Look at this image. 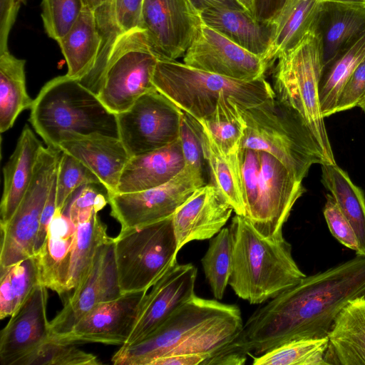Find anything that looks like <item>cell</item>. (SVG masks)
Masks as SVG:
<instances>
[{"instance_id": "681fc988", "label": "cell", "mask_w": 365, "mask_h": 365, "mask_svg": "<svg viewBox=\"0 0 365 365\" xmlns=\"http://www.w3.org/2000/svg\"><path fill=\"white\" fill-rule=\"evenodd\" d=\"M56 176L41 216L40 225L34 245V255L41 250L46 240L50 223L56 210Z\"/></svg>"}, {"instance_id": "8d00e7d4", "label": "cell", "mask_w": 365, "mask_h": 365, "mask_svg": "<svg viewBox=\"0 0 365 365\" xmlns=\"http://www.w3.org/2000/svg\"><path fill=\"white\" fill-rule=\"evenodd\" d=\"M37 284L38 269L34 256L0 269V319L13 315Z\"/></svg>"}, {"instance_id": "7a4b0ae2", "label": "cell", "mask_w": 365, "mask_h": 365, "mask_svg": "<svg viewBox=\"0 0 365 365\" xmlns=\"http://www.w3.org/2000/svg\"><path fill=\"white\" fill-rule=\"evenodd\" d=\"M229 228L232 259L228 284L240 299L251 304H262L306 276L283 233L264 237L247 217L237 214Z\"/></svg>"}, {"instance_id": "6da1fadb", "label": "cell", "mask_w": 365, "mask_h": 365, "mask_svg": "<svg viewBox=\"0 0 365 365\" xmlns=\"http://www.w3.org/2000/svg\"><path fill=\"white\" fill-rule=\"evenodd\" d=\"M365 297V256L305 276L256 309L226 354L257 356L285 342L328 336L339 312Z\"/></svg>"}, {"instance_id": "db71d44e", "label": "cell", "mask_w": 365, "mask_h": 365, "mask_svg": "<svg viewBox=\"0 0 365 365\" xmlns=\"http://www.w3.org/2000/svg\"><path fill=\"white\" fill-rule=\"evenodd\" d=\"M195 9L200 13L212 8H226L231 9H245L237 0H189ZM246 10V9H245Z\"/></svg>"}, {"instance_id": "bcb514c9", "label": "cell", "mask_w": 365, "mask_h": 365, "mask_svg": "<svg viewBox=\"0 0 365 365\" xmlns=\"http://www.w3.org/2000/svg\"><path fill=\"white\" fill-rule=\"evenodd\" d=\"M107 202L108 197L106 198L93 185H85L70 204L67 215L77 225L89 220L93 214L102 210Z\"/></svg>"}, {"instance_id": "816d5d0a", "label": "cell", "mask_w": 365, "mask_h": 365, "mask_svg": "<svg viewBox=\"0 0 365 365\" xmlns=\"http://www.w3.org/2000/svg\"><path fill=\"white\" fill-rule=\"evenodd\" d=\"M289 0H253V16L258 21L270 22L281 12Z\"/></svg>"}, {"instance_id": "4316f807", "label": "cell", "mask_w": 365, "mask_h": 365, "mask_svg": "<svg viewBox=\"0 0 365 365\" xmlns=\"http://www.w3.org/2000/svg\"><path fill=\"white\" fill-rule=\"evenodd\" d=\"M327 364L365 365V297L341 309L328 334Z\"/></svg>"}, {"instance_id": "30bf717a", "label": "cell", "mask_w": 365, "mask_h": 365, "mask_svg": "<svg viewBox=\"0 0 365 365\" xmlns=\"http://www.w3.org/2000/svg\"><path fill=\"white\" fill-rule=\"evenodd\" d=\"M62 151L43 147L34 176L10 220L1 227L0 269L34 256V245L41 216L56 176Z\"/></svg>"}, {"instance_id": "f35d334b", "label": "cell", "mask_w": 365, "mask_h": 365, "mask_svg": "<svg viewBox=\"0 0 365 365\" xmlns=\"http://www.w3.org/2000/svg\"><path fill=\"white\" fill-rule=\"evenodd\" d=\"M232 259V242L229 227H223L210 239L201 259L203 271L216 299L223 298L228 284Z\"/></svg>"}, {"instance_id": "3957f363", "label": "cell", "mask_w": 365, "mask_h": 365, "mask_svg": "<svg viewBox=\"0 0 365 365\" xmlns=\"http://www.w3.org/2000/svg\"><path fill=\"white\" fill-rule=\"evenodd\" d=\"M30 110L29 122L47 146L58 149L64 132L120 138L116 114L97 95L67 75L46 83Z\"/></svg>"}, {"instance_id": "277c9868", "label": "cell", "mask_w": 365, "mask_h": 365, "mask_svg": "<svg viewBox=\"0 0 365 365\" xmlns=\"http://www.w3.org/2000/svg\"><path fill=\"white\" fill-rule=\"evenodd\" d=\"M156 89L197 120L210 116L223 96L247 108L274 98L264 77L252 81L228 78L177 61L158 60L153 77Z\"/></svg>"}, {"instance_id": "d6986e66", "label": "cell", "mask_w": 365, "mask_h": 365, "mask_svg": "<svg viewBox=\"0 0 365 365\" xmlns=\"http://www.w3.org/2000/svg\"><path fill=\"white\" fill-rule=\"evenodd\" d=\"M47 289L37 284L1 330V365H16L50 339V322L46 314Z\"/></svg>"}, {"instance_id": "f1b7e54d", "label": "cell", "mask_w": 365, "mask_h": 365, "mask_svg": "<svg viewBox=\"0 0 365 365\" xmlns=\"http://www.w3.org/2000/svg\"><path fill=\"white\" fill-rule=\"evenodd\" d=\"M322 3L318 0H289L272 21L274 27V34L264 58L268 66L314 31Z\"/></svg>"}, {"instance_id": "f6af8a7d", "label": "cell", "mask_w": 365, "mask_h": 365, "mask_svg": "<svg viewBox=\"0 0 365 365\" xmlns=\"http://www.w3.org/2000/svg\"><path fill=\"white\" fill-rule=\"evenodd\" d=\"M185 165L203 172V154L197 120L184 112L180 132Z\"/></svg>"}, {"instance_id": "f907efd6", "label": "cell", "mask_w": 365, "mask_h": 365, "mask_svg": "<svg viewBox=\"0 0 365 365\" xmlns=\"http://www.w3.org/2000/svg\"><path fill=\"white\" fill-rule=\"evenodd\" d=\"M22 0H0V53L8 50V36Z\"/></svg>"}, {"instance_id": "8992f818", "label": "cell", "mask_w": 365, "mask_h": 365, "mask_svg": "<svg viewBox=\"0 0 365 365\" xmlns=\"http://www.w3.org/2000/svg\"><path fill=\"white\" fill-rule=\"evenodd\" d=\"M274 69L275 98L294 111L317 141L328 163H336L322 113L319 85L322 73V45L312 31L281 55Z\"/></svg>"}, {"instance_id": "484cf974", "label": "cell", "mask_w": 365, "mask_h": 365, "mask_svg": "<svg viewBox=\"0 0 365 365\" xmlns=\"http://www.w3.org/2000/svg\"><path fill=\"white\" fill-rule=\"evenodd\" d=\"M200 14L205 25L264 60L274 34L272 21H258L245 9L212 8Z\"/></svg>"}, {"instance_id": "11a10c76", "label": "cell", "mask_w": 365, "mask_h": 365, "mask_svg": "<svg viewBox=\"0 0 365 365\" xmlns=\"http://www.w3.org/2000/svg\"><path fill=\"white\" fill-rule=\"evenodd\" d=\"M244 8L253 15V0H237Z\"/></svg>"}, {"instance_id": "ac0fdd59", "label": "cell", "mask_w": 365, "mask_h": 365, "mask_svg": "<svg viewBox=\"0 0 365 365\" xmlns=\"http://www.w3.org/2000/svg\"><path fill=\"white\" fill-rule=\"evenodd\" d=\"M197 273V269L190 263L177 262L172 266L148 292L134 328L123 346L146 338L178 308L193 297Z\"/></svg>"}, {"instance_id": "60d3db41", "label": "cell", "mask_w": 365, "mask_h": 365, "mask_svg": "<svg viewBox=\"0 0 365 365\" xmlns=\"http://www.w3.org/2000/svg\"><path fill=\"white\" fill-rule=\"evenodd\" d=\"M97 356L73 344L48 340L16 365H99Z\"/></svg>"}, {"instance_id": "7bdbcfd3", "label": "cell", "mask_w": 365, "mask_h": 365, "mask_svg": "<svg viewBox=\"0 0 365 365\" xmlns=\"http://www.w3.org/2000/svg\"><path fill=\"white\" fill-rule=\"evenodd\" d=\"M242 170L245 190V217L252 214L259 192L261 171L260 152L253 149H242Z\"/></svg>"}, {"instance_id": "f546056e", "label": "cell", "mask_w": 365, "mask_h": 365, "mask_svg": "<svg viewBox=\"0 0 365 365\" xmlns=\"http://www.w3.org/2000/svg\"><path fill=\"white\" fill-rule=\"evenodd\" d=\"M57 43L67 63L66 75L77 80L85 76L93 68L101 46L93 9L83 6L73 25Z\"/></svg>"}, {"instance_id": "f5cc1de1", "label": "cell", "mask_w": 365, "mask_h": 365, "mask_svg": "<svg viewBox=\"0 0 365 365\" xmlns=\"http://www.w3.org/2000/svg\"><path fill=\"white\" fill-rule=\"evenodd\" d=\"M210 357L207 354H181L160 356L153 361L150 365H205Z\"/></svg>"}, {"instance_id": "ba28073f", "label": "cell", "mask_w": 365, "mask_h": 365, "mask_svg": "<svg viewBox=\"0 0 365 365\" xmlns=\"http://www.w3.org/2000/svg\"><path fill=\"white\" fill-rule=\"evenodd\" d=\"M158 61L144 30L122 33L109 56L98 97L115 114L127 110L140 96L157 90L153 77Z\"/></svg>"}, {"instance_id": "6f0895ef", "label": "cell", "mask_w": 365, "mask_h": 365, "mask_svg": "<svg viewBox=\"0 0 365 365\" xmlns=\"http://www.w3.org/2000/svg\"><path fill=\"white\" fill-rule=\"evenodd\" d=\"M97 0H83V6H87L93 9L96 6Z\"/></svg>"}, {"instance_id": "4dcf8cb0", "label": "cell", "mask_w": 365, "mask_h": 365, "mask_svg": "<svg viewBox=\"0 0 365 365\" xmlns=\"http://www.w3.org/2000/svg\"><path fill=\"white\" fill-rule=\"evenodd\" d=\"M322 165V182L334 198L339 208L351 224L357 237L359 252L365 256V197L346 172L336 163Z\"/></svg>"}, {"instance_id": "8fae6325", "label": "cell", "mask_w": 365, "mask_h": 365, "mask_svg": "<svg viewBox=\"0 0 365 365\" xmlns=\"http://www.w3.org/2000/svg\"><path fill=\"white\" fill-rule=\"evenodd\" d=\"M184 112L158 90L116 114L120 139L130 157L165 147L180 138Z\"/></svg>"}, {"instance_id": "d4e9b609", "label": "cell", "mask_w": 365, "mask_h": 365, "mask_svg": "<svg viewBox=\"0 0 365 365\" xmlns=\"http://www.w3.org/2000/svg\"><path fill=\"white\" fill-rule=\"evenodd\" d=\"M43 146L26 124L16 148L3 168L4 186L0 204V225L8 222L32 180L38 155Z\"/></svg>"}, {"instance_id": "74e56055", "label": "cell", "mask_w": 365, "mask_h": 365, "mask_svg": "<svg viewBox=\"0 0 365 365\" xmlns=\"http://www.w3.org/2000/svg\"><path fill=\"white\" fill-rule=\"evenodd\" d=\"M328 336L285 342L257 356L253 365H326Z\"/></svg>"}, {"instance_id": "ab89813d", "label": "cell", "mask_w": 365, "mask_h": 365, "mask_svg": "<svg viewBox=\"0 0 365 365\" xmlns=\"http://www.w3.org/2000/svg\"><path fill=\"white\" fill-rule=\"evenodd\" d=\"M101 185L98 178L81 161L62 152L56 173V209L64 211L73 191L88 185Z\"/></svg>"}, {"instance_id": "c3c4849f", "label": "cell", "mask_w": 365, "mask_h": 365, "mask_svg": "<svg viewBox=\"0 0 365 365\" xmlns=\"http://www.w3.org/2000/svg\"><path fill=\"white\" fill-rule=\"evenodd\" d=\"M143 0H115L118 23L121 31L138 28Z\"/></svg>"}, {"instance_id": "83f0119b", "label": "cell", "mask_w": 365, "mask_h": 365, "mask_svg": "<svg viewBox=\"0 0 365 365\" xmlns=\"http://www.w3.org/2000/svg\"><path fill=\"white\" fill-rule=\"evenodd\" d=\"M197 122L203 158L210 169L211 183L232 206L235 214L245 215L242 150L232 154L223 153L205 124L200 120Z\"/></svg>"}, {"instance_id": "ffe728a7", "label": "cell", "mask_w": 365, "mask_h": 365, "mask_svg": "<svg viewBox=\"0 0 365 365\" xmlns=\"http://www.w3.org/2000/svg\"><path fill=\"white\" fill-rule=\"evenodd\" d=\"M232 211V206L211 182L197 188L173 215L178 251L190 242L213 237Z\"/></svg>"}, {"instance_id": "680465c9", "label": "cell", "mask_w": 365, "mask_h": 365, "mask_svg": "<svg viewBox=\"0 0 365 365\" xmlns=\"http://www.w3.org/2000/svg\"><path fill=\"white\" fill-rule=\"evenodd\" d=\"M358 107H359L365 113V96L359 103Z\"/></svg>"}, {"instance_id": "e0dca14e", "label": "cell", "mask_w": 365, "mask_h": 365, "mask_svg": "<svg viewBox=\"0 0 365 365\" xmlns=\"http://www.w3.org/2000/svg\"><path fill=\"white\" fill-rule=\"evenodd\" d=\"M148 292H125L115 299L98 304L59 341L123 346L134 328Z\"/></svg>"}, {"instance_id": "d6a6232c", "label": "cell", "mask_w": 365, "mask_h": 365, "mask_svg": "<svg viewBox=\"0 0 365 365\" xmlns=\"http://www.w3.org/2000/svg\"><path fill=\"white\" fill-rule=\"evenodd\" d=\"M364 57L365 32L322 70L319 85V98L324 118L336 113L341 92Z\"/></svg>"}, {"instance_id": "2e32d148", "label": "cell", "mask_w": 365, "mask_h": 365, "mask_svg": "<svg viewBox=\"0 0 365 365\" xmlns=\"http://www.w3.org/2000/svg\"><path fill=\"white\" fill-rule=\"evenodd\" d=\"M188 66L239 81L264 77L269 67L260 57L205 25L183 56Z\"/></svg>"}, {"instance_id": "7402d4cb", "label": "cell", "mask_w": 365, "mask_h": 365, "mask_svg": "<svg viewBox=\"0 0 365 365\" xmlns=\"http://www.w3.org/2000/svg\"><path fill=\"white\" fill-rule=\"evenodd\" d=\"M314 32L321 41L323 70L365 32V4L322 2Z\"/></svg>"}, {"instance_id": "9a60e30c", "label": "cell", "mask_w": 365, "mask_h": 365, "mask_svg": "<svg viewBox=\"0 0 365 365\" xmlns=\"http://www.w3.org/2000/svg\"><path fill=\"white\" fill-rule=\"evenodd\" d=\"M259 152L261 171L258 197L247 218L261 235L272 237L283 233V226L305 188L303 180L277 158L266 152Z\"/></svg>"}, {"instance_id": "5bb4252c", "label": "cell", "mask_w": 365, "mask_h": 365, "mask_svg": "<svg viewBox=\"0 0 365 365\" xmlns=\"http://www.w3.org/2000/svg\"><path fill=\"white\" fill-rule=\"evenodd\" d=\"M122 294L111 238L98 248L87 275L50 322L49 340L59 341L94 307Z\"/></svg>"}, {"instance_id": "52a82bcc", "label": "cell", "mask_w": 365, "mask_h": 365, "mask_svg": "<svg viewBox=\"0 0 365 365\" xmlns=\"http://www.w3.org/2000/svg\"><path fill=\"white\" fill-rule=\"evenodd\" d=\"M113 245L122 293L149 290L177 263L179 251L173 216L121 229Z\"/></svg>"}, {"instance_id": "e575fe53", "label": "cell", "mask_w": 365, "mask_h": 365, "mask_svg": "<svg viewBox=\"0 0 365 365\" xmlns=\"http://www.w3.org/2000/svg\"><path fill=\"white\" fill-rule=\"evenodd\" d=\"M246 108L235 98L223 96L214 112L200 120L207 128L220 149L226 154L241 151L246 124L242 109Z\"/></svg>"}, {"instance_id": "836d02e7", "label": "cell", "mask_w": 365, "mask_h": 365, "mask_svg": "<svg viewBox=\"0 0 365 365\" xmlns=\"http://www.w3.org/2000/svg\"><path fill=\"white\" fill-rule=\"evenodd\" d=\"M111 239L106 225L98 212L76 225V235L71 253L67 292L75 289L87 275L98 248Z\"/></svg>"}, {"instance_id": "7c38bea8", "label": "cell", "mask_w": 365, "mask_h": 365, "mask_svg": "<svg viewBox=\"0 0 365 365\" xmlns=\"http://www.w3.org/2000/svg\"><path fill=\"white\" fill-rule=\"evenodd\" d=\"M204 185L203 172L185 165L175 178L160 186L107 195L111 215L120 224L121 229L155 222L173 216Z\"/></svg>"}, {"instance_id": "7dc6e473", "label": "cell", "mask_w": 365, "mask_h": 365, "mask_svg": "<svg viewBox=\"0 0 365 365\" xmlns=\"http://www.w3.org/2000/svg\"><path fill=\"white\" fill-rule=\"evenodd\" d=\"M365 96V57L354 69L338 99L336 113L358 106Z\"/></svg>"}, {"instance_id": "4fadbf2b", "label": "cell", "mask_w": 365, "mask_h": 365, "mask_svg": "<svg viewBox=\"0 0 365 365\" xmlns=\"http://www.w3.org/2000/svg\"><path fill=\"white\" fill-rule=\"evenodd\" d=\"M203 23L189 0H143L139 28L158 60L183 56Z\"/></svg>"}, {"instance_id": "9f6ffc18", "label": "cell", "mask_w": 365, "mask_h": 365, "mask_svg": "<svg viewBox=\"0 0 365 365\" xmlns=\"http://www.w3.org/2000/svg\"><path fill=\"white\" fill-rule=\"evenodd\" d=\"M320 2H344L365 4V0H318Z\"/></svg>"}, {"instance_id": "ee69618b", "label": "cell", "mask_w": 365, "mask_h": 365, "mask_svg": "<svg viewBox=\"0 0 365 365\" xmlns=\"http://www.w3.org/2000/svg\"><path fill=\"white\" fill-rule=\"evenodd\" d=\"M323 213L331 234L341 244L357 254L359 243L355 232L331 194L326 195Z\"/></svg>"}, {"instance_id": "603a6c76", "label": "cell", "mask_w": 365, "mask_h": 365, "mask_svg": "<svg viewBox=\"0 0 365 365\" xmlns=\"http://www.w3.org/2000/svg\"><path fill=\"white\" fill-rule=\"evenodd\" d=\"M76 225L64 211L56 209L41 250L34 255L39 283L58 294L67 292Z\"/></svg>"}, {"instance_id": "b9f144b4", "label": "cell", "mask_w": 365, "mask_h": 365, "mask_svg": "<svg viewBox=\"0 0 365 365\" xmlns=\"http://www.w3.org/2000/svg\"><path fill=\"white\" fill-rule=\"evenodd\" d=\"M83 7V0H42L41 17L47 35L58 41L73 25Z\"/></svg>"}, {"instance_id": "cb8c5ba5", "label": "cell", "mask_w": 365, "mask_h": 365, "mask_svg": "<svg viewBox=\"0 0 365 365\" xmlns=\"http://www.w3.org/2000/svg\"><path fill=\"white\" fill-rule=\"evenodd\" d=\"M185 167L180 138L158 150L130 157L115 193L141 191L160 186L175 178Z\"/></svg>"}, {"instance_id": "44dd1931", "label": "cell", "mask_w": 365, "mask_h": 365, "mask_svg": "<svg viewBox=\"0 0 365 365\" xmlns=\"http://www.w3.org/2000/svg\"><path fill=\"white\" fill-rule=\"evenodd\" d=\"M58 148L81 161L99 179L107 195L116 192L122 172L130 158L120 138L64 132Z\"/></svg>"}, {"instance_id": "9c48e42d", "label": "cell", "mask_w": 365, "mask_h": 365, "mask_svg": "<svg viewBox=\"0 0 365 365\" xmlns=\"http://www.w3.org/2000/svg\"><path fill=\"white\" fill-rule=\"evenodd\" d=\"M238 306L195 295L142 341L122 346L112 356L115 365H150L210 324L240 312Z\"/></svg>"}, {"instance_id": "d590c367", "label": "cell", "mask_w": 365, "mask_h": 365, "mask_svg": "<svg viewBox=\"0 0 365 365\" xmlns=\"http://www.w3.org/2000/svg\"><path fill=\"white\" fill-rule=\"evenodd\" d=\"M93 11L101 46L93 68L78 81L98 96L114 43L123 32L118 23L115 0H97Z\"/></svg>"}, {"instance_id": "1f68e13d", "label": "cell", "mask_w": 365, "mask_h": 365, "mask_svg": "<svg viewBox=\"0 0 365 365\" xmlns=\"http://www.w3.org/2000/svg\"><path fill=\"white\" fill-rule=\"evenodd\" d=\"M25 63L9 50L0 53L1 133L10 129L19 114L33 103L26 90Z\"/></svg>"}, {"instance_id": "5b68a950", "label": "cell", "mask_w": 365, "mask_h": 365, "mask_svg": "<svg viewBox=\"0 0 365 365\" xmlns=\"http://www.w3.org/2000/svg\"><path fill=\"white\" fill-rule=\"evenodd\" d=\"M246 128L242 148L264 151L302 180L314 164L328 163L297 114L275 96L242 109Z\"/></svg>"}]
</instances>
